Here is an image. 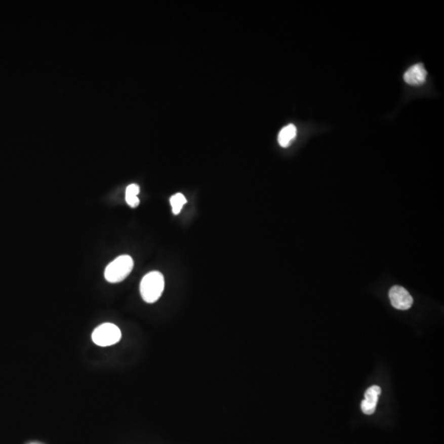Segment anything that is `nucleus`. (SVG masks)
I'll return each instance as SVG.
<instances>
[{
  "label": "nucleus",
  "mask_w": 444,
  "mask_h": 444,
  "mask_svg": "<svg viewBox=\"0 0 444 444\" xmlns=\"http://www.w3.org/2000/svg\"><path fill=\"white\" fill-rule=\"evenodd\" d=\"M165 289L164 276L159 271H151L142 278L140 293L142 300L148 304L156 302Z\"/></svg>",
  "instance_id": "f257e3e1"
},
{
  "label": "nucleus",
  "mask_w": 444,
  "mask_h": 444,
  "mask_svg": "<svg viewBox=\"0 0 444 444\" xmlns=\"http://www.w3.org/2000/svg\"><path fill=\"white\" fill-rule=\"evenodd\" d=\"M134 265L133 258L129 255L118 257L105 268V280L110 283L121 282L130 274Z\"/></svg>",
  "instance_id": "f03ea898"
},
{
  "label": "nucleus",
  "mask_w": 444,
  "mask_h": 444,
  "mask_svg": "<svg viewBox=\"0 0 444 444\" xmlns=\"http://www.w3.org/2000/svg\"><path fill=\"white\" fill-rule=\"evenodd\" d=\"M122 337L120 329L113 324L106 322L97 327L92 333V341L99 346H110L118 343Z\"/></svg>",
  "instance_id": "7ed1b4c3"
},
{
  "label": "nucleus",
  "mask_w": 444,
  "mask_h": 444,
  "mask_svg": "<svg viewBox=\"0 0 444 444\" xmlns=\"http://www.w3.org/2000/svg\"><path fill=\"white\" fill-rule=\"evenodd\" d=\"M389 298L392 306L400 310H407L412 306L413 299L404 287L395 286L389 291Z\"/></svg>",
  "instance_id": "20e7f679"
},
{
  "label": "nucleus",
  "mask_w": 444,
  "mask_h": 444,
  "mask_svg": "<svg viewBox=\"0 0 444 444\" xmlns=\"http://www.w3.org/2000/svg\"><path fill=\"white\" fill-rule=\"evenodd\" d=\"M381 394L379 386H372L366 390L365 399L361 402V410L366 415H372L376 410L377 403Z\"/></svg>",
  "instance_id": "39448f33"
},
{
  "label": "nucleus",
  "mask_w": 444,
  "mask_h": 444,
  "mask_svg": "<svg viewBox=\"0 0 444 444\" xmlns=\"http://www.w3.org/2000/svg\"><path fill=\"white\" fill-rule=\"evenodd\" d=\"M427 71L422 64H415L407 69L404 74V81L412 86H420L426 81Z\"/></svg>",
  "instance_id": "423d86ee"
},
{
  "label": "nucleus",
  "mask_w": 444,
  "mask_h": 444,
  "mask_svg": "<svg viewBox=\"0 0 444 444\" xmlns=\"http://www.w3.org/2000/svg\"><path fill=\"white\" fill-rule=\"evenodd\" d=\"M297 134V129L296 126L292 125H288L283 128L278 135V142L280 147H288L292 143L294 139L296 138Z\"/></svg>",
  "instance_id": "0eeeda50"
},
{
  "label": "nucleus",
  "mask_w": 444,
  "mask_h": 444,
  "mask_svg": "<svg viewBox=\"0 0 444 444\" xmlns=\"http://www.w3.org/2000/svg\"><path fill=\"white\" fill-rule=\"evenodd\" d=\"M139 192H140V188H139L138 184H130L126 188L125 199L127 201L128 205H129L131 208H137L139 205V204H140L139 198L138 197Z\"/></svg>",
  "instance_id": "6e6552de"
},
{
  "label": "nucleus",
  "mask_w": 444,
  "mask_h": 444,
  "mask_svg": "<svg viewBox=\"0 0 444 444\" xmlns=\"http://www.w3.org/2000/svg\"><path fill=\"white\" fill-rule=\"evenodd\" d=\"M171 205L172 207V211L175 215H178L181 212L182 208L184 206V204H186V197H184V194L182 193H176L173 195L170 199Z\"/></svg>",
  "instance_id": "1a4fd4ad"
}]
</instances>
